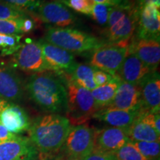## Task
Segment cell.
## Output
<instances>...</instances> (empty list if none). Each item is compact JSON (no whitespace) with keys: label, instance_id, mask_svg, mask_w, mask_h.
Wrapping results in <instances>:
<instances>
[{"label":"cell","instance_id":"obj_21","mask_svg":"<svg viewBox=\"0 0 160 160\" xmlns=\"http://www.w3.org/2000/svg\"><path fill=\"white\" fill-rule=\"evenodd\" d=\"M127 136L129 140L137 142H159L160 134L151 125L139 118L128 128Z\"/></svg>","mask_w":160,"mask_h":160},{"label":"cell","instance_id":"obj_11","mask_svg":"<svg viewBox=\"0 0 160 160\" xmlns=\"http://www.w3.org/2000/svg\"><path fill=\"white\" fill-rule=\"evenodd\" d=\"M135 32L137 38L160 40L159 8L152 5L139 7Z\"/></svg>","mask_w":160,"mask_h":160},{"label":"cell","instance_id":"obj_20","mask_svg":"<svg viewBox=\"0 0 160 160\" xmlns=\"http://www.w3.org/2000/svg\"><path fill=\"white\" fill-rule=\"evenodd\" d=\"M153 71H154L145 65L134 53L128 52L117 74L125 82L139 84Z\"/></svg>","mask_w":160,"mask_h":160},{"label":"cell","instance_id":"obj_28","mask_svg":"<svg viewBox=\"0 0 160 160\" xmlns=\"http://www.w3.org/2000/svg\"><path fill=\"white\" fill-rule=\"evenodd\" d=\"M28 12L0 2V19H17L29 17Z\"/></svg>","mask_w":160,"mask_h":160},{"label":"cell","instance_id":"obj_12","mask_svg":"<svg viewBox=\"0 0 160 160\" xmlns=\"http://www.w3.org/2000/svg\"><path fill=\"white\" fill-rule=\"evenodd\" d=\"M128 52L133 53L152 71H157L160 62V40L142 39L133 35Z\"/></svg>","mask_w":160,"mask_h":160},{"label":"cell","instance_id":"obj_22","mask_svg":"<svg viewBox=\"0 0 160 160\" xmlns=\"http://www.w3.org/2000/svg\"><path fill=\"white\" fill-rule=\"evenodd\" d=\"M121 81L119 77L108 84L97 87L91 91L98 111L108 107L112 102Z\"/></svg>","mask_w":160,"mask_h":160},{"label":"cell","instance_id":"obj_1","mask_svg":"<svg viewBox=\"0 0 160 160\" xmlns=\"http://www.w3.org/2000/svg\"><path fill=\"white\" fill-rule=\"evenodd\" d=\"M71 127L68 119L58 113H48L33 120L28 131V138L40 160H50L59 154Z\"/></svg>","mask_w":160,"mask_h":160},{"label":"cell","instance_id":"obj_16","mask_svg":"<svg viewBox=\"0 0 160 160\" xmlns=\"http://www.w3.org/2000/svg\"><path fill=\"white\" fill-rule=\"evenodd\" d=\"M129 141L125 130L115 127H108L96 130L93 149L114 153Z\"/></svg>","mask_w":160,"mask_h":160},{"label":"cell","instance_id":"obj_34","mask_svg":"<svg viewBox=\"0 0 160 160\" xmlns=\"http://www.w3.org/2000/svg\"><path fill=\"white\" fill-rule=\"evenodd\" d=\"M31 16L29 17L23 18L22 24L21 31L22 34L30 33L35 28V21L33 19H31Z\"/></svg>","mask_w":160,"mask_h":160},{"label":"cell","instance_id":"obj_30","mask_svg":"<svg viewBox=\"0 0 160 160\" xmlns=\"http://www.w3.org/2000/svg\"><path fill=\"white\" fill-rule=\"evenodd\" d=\"M111 8L112 7L110 6L96 3L90 16L99 25L106 26Z\"/></svg>","mask_w":160,"mask_h":160},{"label":"cell","instance_id":"obj_31","mask_svg":"<svg viewBox=\"0 0 160 160\" xmlns=\"http://www.w3.org/2000/svg\"><path fill=\"white\" fill-rule=\"evenodd\" d=\"M42 2V0H0V2L29 12L35 11L38 6Z\"/></svg>","mask_w":160,"mask_h":160},{"label":"cell","instance_id":"obj_25","mask_svg":"<svg viewBox=\"0 0 160 160\" xmlns=\"http://www.w3.org/2000/svg\"><path fill=\"white\" fill-rule=\"evenodd\" d=\"M129 142L148 160H159V142H137L131 140Z\"/></svg>","mask_w":160,"mask_h":160},{"label":"cell","instance_id":"obj_4","mask_svg":"<svg viewBox=\"0 0 160 160\" xmlns=\"http://www.w3.org/2000/svg\"><path fill=\"white\" fill-rule=\"evenodd\" d=\"M43 39L71 53L93 51L105 44L94 36L69 28H50Z\"/></svg>","mask_w":160,"mask_h":160},{"label":"cell","instance_id":"obj_40","mask_svg":"<svg viewBox=\"0 0 160 160\" xmlns=\"http://www.w3.org/2000/svg\"><path fill=\"white\" fill-rule=\"evenodd\" d=\"M54 1H55V0H54Z\"/></svg>","mask_w":160,"mask_h":160},{"label":"cell","instance_id":"obj_27","mask_svg":"<svg viewBox=\"0 0 160 160\" xmlns=\"http://www.w3.org/2000/svg\"><path fill=\"white\" fill-rule=\"evenodd\" d=\"M114 155L117 160H148L128 141Z\"/></svg>","mask_w":160,"mask_h":160},{"label":"cell","instance_id":"obj_19","mask_svg":"<svg viewBox=\"0 0 160 160\" xmlns=\"http://www.w3.org/2000/svg\"><path fill=\"white\" fill-rule=\"evenodd\" d=\"M145 110L125 111V110L105 108L97 111L93 116L99 121L108 124L111 127L118 128L127 131L128 128L137 119Z\"/></svg>","mask_w":160,"mask_h":160},{"label":"cell","instance_id":"obj_35","mask_svg":"<svg viewBox=\"0 0 160 160\" xmlns=\"http://www.w3.org/2000/svg\"><path fill=\"white\" fill-rule=\"evenodd\" d=\"M96 3L102 4L110 7H119L132 2L131 0H94Z\"/></svg>","mask_w":160,"mask_h":160},{"label":"cell","instance_id":"obj_26","mask_svg":"<svg viewBox=\"0 0 160 160\" xmlns=\"http://www.w3.org/2000/svg\"><path fill=\"white\" fill-rule=\"evenodd\" d=\"M57 2L62 3L75 11L88 16L91 15L96 4L94 0H57Z\"/></svg>","mask_w":160,"mask_h":160},{"label":"cell","instance_id":"obj_7","mask_svg":"<svg viewBox=\"0 0 160 160\" xmlns=\"http://www.w3.org/2000/svg\"><path fill=\"white\" fill-rule=\"evenodd\" d=\"M129 42L107 43L92 52L89 65L112 75H116L128 54Z\"/></svg>","mask_w":160,"mask_h":160},{"label":"cell","instance_id":"obj_33","mask_svg":"<svg viewBox=\"0 0 160 160\" xmlns=\"http://www.w3.org/2000/svg\"><path fill=\"white\" fill-rule=\"evenodd\" d=\"M82 160H117L114 153H106L93 149L90 154Z\"/></svg>","mask_w":160,"mask_h":160},{"label":"cell","instance_id":"obj_14","mask_svg":"<svg viewBox=\"0 0 160 160\" xmlns=\"http://www.w3.org/2000/svg\"><path fill=\"white\" fill-rule=\"evenodd\" d=\"M38 152L28 137L19 136L0 143V160H36Z\"/></svg>","mask_w":160,"mask_h":160},{"label":"cell","instance_id":"obj_17","mask_svg":"<svg viewBox=\"0 0 160 160\" xmlns=\"http://www.w3.org/2000/svg\"><path fill=\"white\" fill-rule=\"evenodd\" d=\"M141 88L142 108L151 113L160 111V76L157 71L148 74L139 83Z\"/></svg>","mask_w":160,"mask_h":160},{"label":"cell","instance_id":"obj_36","mask_svg":"<svg viewBox=\"0 0 160 160\" xmlns=\"http://www.w3.org/2000/svg\"><path fill=\"white\" fill-rule=\"evenodd\" d=\"M17 137V134H14V133H12L11 132H9L0 123V143L15 139Z\"/></svg>","mask_w":160,"mask_h":160},{"label":"cell","instance_id":"obj_32","mask_svg":"<svg viewBox=\"0 0 160 160\" xmlns=\"http://www.w3.org/2000/svg\"><path fill=\"white\" fill-rule=\"evenodd\" d=\"M119 78V75H112L111 73H107V72L101 71V70L94 69V73H93V79H94V82L97 87L99 86H102L106 84H108L111 82L114 81Z\"/></svg>","mask_w":160,"mask_h":160},{"label":"cell","instance_id":"obj_37","mask_svg":"<svg viewBox=\"0 0 160 160\" xmlns=\"http://www.w3.org/2000/svg\"><path fill=\"white\" fill-rule=\"evenodd\" d=\"M137 7H142L145 5H155L158 8H160V0H135Z\"/></svg>","mask_w":160,"mask_h":160},{"label":"cell","instance_id":"obj_18","mask_svg":"<svg viewBox=\"0 0 160 160\" xmlns=\"http://www.w3.org/2000/svg\"><path fill=\"white\" fill-rule=\"evenodd\" d=\"M0 123L9 132L14 134L28 131L31 122L25 110L11 103L0 112Z\"/></svg>","mask_w":160,"mask_h":160},{"label":"cell","instance_id":"obj_3","mask_svg":"<svg viewBox=\"0 0 160 160\" xmlns=\"http://www.w3.org/2000/svg\"><path fill=\"white\" fill-rule=\"evenodd\" d=\"M65 85L67 95L65 114L72 126L85 125L98 111L91 92L80 87L66 73L58 74Z\"/></svg>","mask_w":160,"mask_h":160},{"label":"cell","instance_id":"obj_29","mask_svg":"<svg viewBox=\"0 0 160 160\" xmlns=\"http://www.w3.org/2000/svg\"><path fill=\"white\" fill-rule=\"evenodd\" d=\"M23 18L17 19H0V34H22Z\"/></svg>","mask_w":160,"mask_h":160},{"label":"cell","instance_id":"obj_5","mask_svg":"<svg viewBox=\"0 0 160 160\" xmlns=\"http://www.w3.org/2000/svg\"><path fill=\"white\" fill-rule=\"evenodd\" d=\"M139 8L132 2L112 7L106 25L105 35L108 43L128 42L135 33Z\"/></svg>","mask_w":160,"mask_h":160},{"label":"cell","instance_id":"obj_39","mask_svg":"<svg viewBox=\"0 0 160 160\" xmlns=\"http://www.w3.org/2000/svg\"><path fill=\"white\" fill-rule=\"evenodd\" d=\"M57 160H81V159H59Z\"/></svg>","mask_w":160,"mask_h":160},{"label":"cell","instance_id":"obj_6","mask_svg":"<svg viewBox=\"0 0 160 160\" xmlns=\"http://www.w3.org/2000/svg\"><path fill=\"white\" fill-rule=\"evenodd\" d=\"M95 129L86 125L72 126L60 150L59 159H82L94 148ZM56 159V160H57Z\"/></svg>","mask_w":160,"mask_h":160},{"label":"cell","instance_id":"obj_2","mask_svg":"<svg viewBox=\"0 0 160 160\" xmlns=\"http://www.w3.org/2000/svg\"><path fill=\"white\" fill-rule=\"evenodd\" d=\"M32 101L43 111L50 113H65L67 95L65 85L55 73L45 71L33 73L25 85Z\"/></svg>","mask_w":160,"mask_h":160},{"label":"cell","instance_id":"obj_10","mask_svg":"<svg viewBox=\"0 0 160 160\" xmlns=\"http://www.w3.org/2000/svg\"><path fill=\"white\" fill-rule=\"evenodd\" d=\"M35 12L42 21L55 28H67L77 22L73 12L57 1H42Z\"/></svg>","mask_w":160,"mask_h":160},{"label":"cell","instance_id":"obj_15","mask_svg":"<svg viewBox=\"0 0 160 160\" xmlns=\"http://www.w3.org/2000/svg\"><path fill=\"white\" fill-rule=\"evenodd\" d=\"M106 108L125 111L144 110L139 84L125 82L122 80L113 101Z\"/></svg>","mask_w":160,"mask_h":160},{"label":"cell","instance_id":"obj_9","mask_svg":"<svg viewBox=\"0 0 160 160\" xmlns=\"http://www.w3.org/2000/svg\"><path fill=\"white\" fill-rule=\"evenodd\" d=\"M39 42L50 71L53 72L56 74L62 73L71 74L77 64L73 53L48 42L43 39L39 40Z\"/></svg>","mask_w":160,"mask_h":160},{"label":"cell","instance_id":"obj_24","mask_svg":"<svg viewBox=\"0 0 160 160\" xmlns=\"http://www.w3.org/2000/svg\"><path fill=\"white\" fill-rule=\"evenodd\" d=\"M23 35L0 34V56L13 55L22 46L21 39Z\"/></svg>","mask_w":160,"mask_h":160},{"label":"cell","instance_id":"obj_8","mask_svg":"<svg viewBox=\"0 0 160 160\" xmlns=\"http://www.w3.org/2000/svg\"><path fill=\"white\" fill-rule=\"evenodd\" d=\"M12 68H17L25 73H37L50 71L44 59L39 41L30 39L22 44L20 48L13 55Z\"/></svg>","mask_w":160,"mask_h":160},{"label":"cell","instance_id":"obj_38","mask_svg":"<svg viewBox=\"0 0 160 160\" xmlns=\"http://www.w3.org/2000/svg\"><path fill=\"white\" fill-rule=\"evenodd\" d=\"M11 104V102H8L5 101V100H4L3 99H2V98L0 97V112L2 111L3 110L5 109L7 107H8Z\"/></svg>","mask_w":160,"mask_h":160},{"label":"cell","instance_id":"obj_13","mask_svg":"<svg viewBox=\"0 0 160 160\" xmlns=\"http://www.w3.org/2000/svg\"><path fill=\"white\" fill-rule=\"evenodd\" d=\"M24 93L25 86L14 68L0 65V97L15 104L22 100Z\"/></svg>","mask_w":160,"mask_h":160},{"label":"cell","instance_id":"obj_23","mask_svg":"<svg viewBox=\"0 0 160 160\" xmlns=\"http://www.w3.org/2000/svg\"><path fill=\"white\" fill-rule=\"evenodd\" d=\"M94 69L91 65L86 64H77L69 75L73 82L91 91L97 88L93 79Z\"/></svg>","mask_w":160,"mask_h":160}]
</instances>
